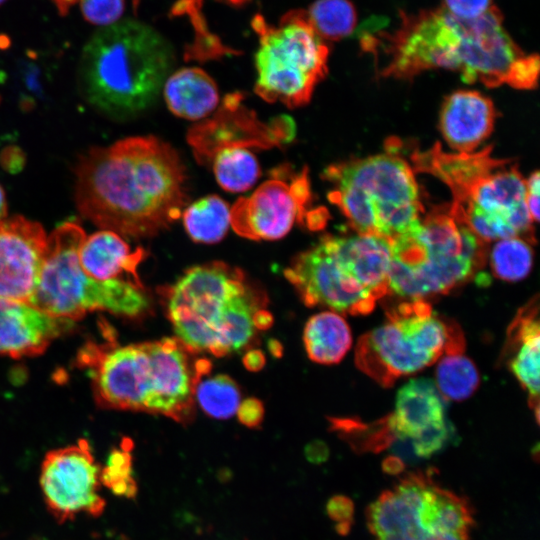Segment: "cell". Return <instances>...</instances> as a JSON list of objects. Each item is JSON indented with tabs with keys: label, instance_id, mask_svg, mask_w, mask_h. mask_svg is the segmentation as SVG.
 Wrapping results in <instances>:
<instances>
[{
	"label": "cell",
	"instance_id": "ffe728a7",
	"mask_svg": "<svg viewBox=\"0 0 540 540\" xmlns=\"http://www.w3.org/2000/svg\"><path fill=\"white\" fill-rule=\"evenodd\" d=\"M496 118L492 101L477 91L460 90L443 102L439 128L458 153H472L491 134Z\"/></svg>",
	"mask_w": 540,
	"mask_h": 540
},
{
	"label": "cell",
	"instance_id": "4dcf8cb0",
	"mask_svg": "<svg viewBox=\"0 0 540 540\" xmlns=\"http://www.w3.org/2000/svg\"><path fill=\"white\" fill-rule=\"evenodd\" d=\"M490 263L496 277L510 282L520 281L532 268L531 244L519 237L500 239L491 250Z\"/></svg>",
	"mask_w": 540,
	"mask_h": 540
},
{
	"label": "cell",
	"instance_id": "ac0fdd59",
	"mask_svg": "<svg viewBox=\"0 0 540 540\" xmlns=\"http://www.w3.org/2000/svg\"><path fill=\"white\" fill-rule=\"evenodd\" d=\"M47 235L21 215L0 221V300L29 303L41 271Z\"/></svg>",
	"mask_w": 540,
	"mask_h": 540
},
{
	"label": "cell",
	"instance_id": "d590c367",
	"mask_svg": "<svg viewBox=\"0 0 540 540\" xmlns=\"http://www.w3.org/2000/svg\"><path fill=\"white\" fill-rule=\"evenodd\" d=\"M238 420L249 428L258 427L264 417V407L260 400L247 398L240 402L237 408Z\"/></svg>",
	"mask_w": 540,
	"mask_h": 540
},
{
	"label": "cell",
	"instance_id": "8992f818",
	"mask_svg": "<svg viewBox=\"0 0 540 540\" xmlns=\"http://www.w3.org/2000/svg\"><path fill=\"white\" fill-rule=\"evenodd\" d=\"M176 338L187 352L221 357L254 337L265 298L235 267L214 261L189 268L161 292Z\"/></svg>",
	"mask_w": 540,
	"mask_h": 540
},
{
	"label": "cell",
	"instance_id": "6da1fadb",
	"mask_svg": "<svg viewBox=\"0 0 540 540\" xmlns=\"http://www.w3.org/2000/svg\"><path fill=\"white\" fill-rule=\"evenodd\" d=\"M185 168L177 152L154 136L93 147L76 166L80 214L103 230L128 237L157 234L185 206Z\"/></svg>",
	"mask_w": 540,
	"mask_h": 540
},
{
	"label": "cell",
	"instance_id": "5b68a950",
	"mask_svg": "<svg viewBox=\"0 0 540 540\" xmlns=\"http://www.w3.org/2000/svg\"><path fill=\"white\" fill-rule=\"evenodd\" d=\"M491 153V145L478 152L448 153L436 143L415 150L411 161L416 171L432 174L449 187L453 201L448 212L477 236L487 242L519 237L532 244L526 180L515 162Z\"/></svg>",
	"mask_w": 540,
	"mask_h": 540
},
{
	"label": "cell",
	"instance_id": "9c48e42d",
	"mask_svg": "<svg viewBox=\"0 0 540 540\" xmlns=\"http://www.w3.org/2000/svg\"><path fill=\"white\" fill-rule=\"evenodd\" d=\"M373 540H470L475 524L467 498L414 471L383 491L366 509Z\"/></svg>",
	"mask_w": 540,
	"mask_h": 540
},
{
	"label": "cell",
	"instance_id": "4fadbf2b",
	"mask_svg": "<svg viewBox=\"0 0 540 540\" xmlns=\"http://www.w3.org/2000/svg\"><path fill=\"white\" fill-rule=\"evenodd\" d=\"M270 175L252 195L239 198L230 209V225L242 237L276 240L296 222L306 220L309 226L311 189L307 167L297 172L285 164Z\"/></svg>",
	"mask_w": 540,
	"mask_h": 540
},
{
	"label": "cell",
	"instance_id": "60d3db41",
	"mask_svg": "<svg viewBox=\"0 0 540 540\" xmlns=\"http://www.w3.org/2000/svg\"><path fill=\"white\" fill-rule=\"evenodd\" d=\"M383 470L390 475H398L404 470V463L397 457H388L382 463Z\"/></svg>",
	"mask_w": 540,
	"mask_h": 540
},
{
	"label": "cell",
	"instance_id": "8fae6325",
	"mask_svg": "<svg viewBox=\"0 0 540 540\" xmlns=\"http://www.w3.org/2000/svg\"><path fill=\"white\" fill-rule=\"evenodd\" d=\"M463 341L459 330L442 321L428 302L415 299L390 309L383 325L360 337L355 362L362 372L389 387Z\"/></svg>",
	"mask_w": 540,
	"mask_h": 540
},
{
	"label": "cell",
	"instance_id": "d6a6232c",
	"mask_svg": "<svg viewBox=\"0 0 540 540\" xmlns=\"http://www.w3.org/2000/svg\"><path fill=\"white\" fill-rule=\"evenodd\" d=\"M124 0H80L84 18L95 25L114 24L123 13Z\"/></svg>",
	"mask_w": 540,
	"mask_h": 540
},
{
	"label": "cell",
	"instance_id": "ba28073f",
	"mask_svg": "<svg viewBox=\"0 0 540 540\" xmlns=\"http://www.w3.org/2000/svg\"><path fill=\"white\" fill-rule=\"evenodd\" d=\"M86 237L75 221H67L47 236L39 280L29 304L56 318L75 322L95 310L137 317L150 307L141 281H99L88 277L79 262Z\"/></svg>",
	"mask_w": 540,
	"mask_h": 540
},
{
	"label": "cell",
	"instance_id": "7bdbcfd3",
	"mask_svg": "<svg viewBox=\"0 0 540 540\" xmlns=\"http://www.w3.org/2000/svg\"><path fill=\"white\" fill-rule=\"evenodd\" d=\"M7 211H8V207H7L6 195L2 186L0 185V221L7 218Z\"/></svg>",
	"mask_w": 540,
	"mask_h": 540
},
{
	"label": "cell",
	"instance_id": "3957f363",
	"mask_svg": "<svg viewBox=\"0 0 540 540\" xmlns=\"http://www.w3.org/2000/svg\"><path fill=\"white\" fill-rule=\"evenodd\" d=\"M87 369L98 405L190 419L194 372L177 339L120 346L87 343L77 356Z\"/></svg>",
	"mask_w": 540,
	"mask_h": 540
},
{
	"label": "cell",
	"instance_id": "7c38bea8",
	"mask_svg": "<svg viewBox=\"0 0 540 540\" xmlns=\"http://www.w3.org/2000/svg\"><path fill=\"white\" fill-rule=\"evenodd\" d=\"M487 241L456 221L446 208H436L395 246L394 257L429 277L454 284L485 266Z\"/></svg>",
	"mask_w": 540,
	"mask_h": 540
},
{
	"label": "cell",
	"instance_id": "30bf717a",
	"mask_svg": "<svg viewBox=\"0 0 540 540\" xmlns=\"http://www.w3.org/2000/svg\"><path fill=\"white\" fill-rule=\"evenodd\" d=\"M252 26L259 37L255 55L257 95L289 108L308 103L327 73L329 49L312 27L307 12L289 11L277 26L258 14Z\"/></svg>",
	"mask_w": 540,
	"mask_h": 540
},
{
	"label": "cell",
	"instance_id": "74e56055",
	"mask_svg": "<svg viewBox=\"0 0 540 540\" xmlns=\"http://www.w3.org/2000/svg\"><path fill=\"white\" fill-rule=\"evenodd\" d=\"M265 355L259 349H251L245 353L243 364L249 371L257 372L265 365Z\"/></svg>",
	"mask_w": 540,
	"mask_h": 540
},
{
	"label": "cell",
	"instance_id": "52a82bcc",
	"mask_svg": "<svg viewBox=\"0 0 540 540\" xmlns=\"http://www.w3.org/2000/svg\"><path fill=\"white\" fill-rule=\"evenodd\" d=\"M322 177L332 187L329 201L357 234L393 240L420 224L418 185L396 141L388 143L385 153L332 164Z\"/></svg>",
	"mask_w": 540,
	"mask_h": 540
},
{
	"label": "cell",
	"instance_id": "4316f807",
	"mask_svg": "<svg viewBox=\"0 0 540 540\" xmlns=\"http://www.w3.org/2000/svg\"><path fill=\"white\" fill-rule=\"evenodd\" d=\"M184 227L197 243L214 244L226 235L230 225V209L217 195L194 202L184 211Z\"/></svg>",
	"mask_w": 540,
	"mask_h": 540
},
{
	"label": "cell",
	"instance_id": "83f0119b",
	"mask_svg": "<svg viewBox=\"0 0 540 540\" xmlns=\"http://www.w3.org/2000/svg\"><path fill=\"white\" fill-rule=\"evenodd\" d=\"M460 351L445 352L436 369V387L444 399L462 401L479 385L475 364Z\"/></svg>",
	"mask_w": 540,
	"mask_h": 540
},
{
	"label": "cell",
	"instance_id": "5bb4252c",
	"mask_svg": "<svg viewBox=\"0 0 540 540\" xmlns=\"http://www.w3.org/2000/svg\"><path fill=\"white\" fill-rule=\"evenodd\" d=\"M100 471L85 439L45 455L39 482L44 502L58 523L80 514L98 517L103 513L106 502L99 493Z\"/></svg>",
	"mask_w": 540,
	"mask_h": 540
},
{
	"label": "cell",
	"instance_id": "f35d334b",
	"mask_svg": "<svg viewBox=\"0 0 540 540\" xmlns=\"http://www.w3.org/2000/svg\"><path fill=\"white\" fill-rule=\"evenodd\" d=\"M305 454L310 462L318 464L326 460L328 450L324 443L315 441L307 445Z\"/></svg>",
	"mask_w": 540,
	"mask_h": 540
},
{
	"label": "cell",
	"instance_id": "2e32d148",
	"mask_svg": "<svg viewBox=\"0 0 540 540\" xmlns=\"http://www.w3.org/2000/svg\"><path fill=\"white\" fill-rule=\"evenodd\" d=\"M241 100L239 93L227 95L213 118L189 130L188 143L200 163H211L215 154L226 148H269L292 138L291 119L280 117L269 124L263 123L253 111L241 105Z\"/></svg>",
	"mask_w": 540,
	"mask_h": 540
},
{
	"label": "cell",
	"instance_id": "7a4b0ae2",
	"mask_svg": "<svg viewBox=\"0 0 540 540\" xmlns=\"http://www.w3.org/2000/svg\"><path fill=\"white\" fill-rule=\"evenodd\" d=\"M361 45L366 52H382L384 77L412 78L424 70L446 68L460 72L466 83L521 89L534 69L533 56L509 36L495 5L472 20L459 19L442 6L401 12L393 32L363 35Z\"/></svg>",
	"mask_w": 540,
	"mask_h": 540
},
{
	"label": "cell",
	"instance_id": "ee69618b",
	"mask_svg": "<svg viewBox=\"0 0 540 540\" xmlns=\"http://www.w3.org/2000/svg\"><path fill=\"white\" fill-rule=\"evenodd\" d=\"M269 348L274 356H280L282 354V346L278 341L272 340L269 342Z\"/></svg>",
	"mask_w": 540,
	"mask_h": 540
},
{
	"label": "cell",
	"instance_id": "44dd1931",
	"mask_svg": "<svg viewBox=\"0 0 540 540\" xmlns=\"http://www.w3.org/2000/svg\"><path fill=\"white\" fill-rule=\"evenodd\" d=\"M334 253L347 274L378 300L389 292L391 241L377 235H331Z\"/></svg>",
	"mask_w": 540,
	"mask_h": 540
},
{
	"label": "cell",
	"instance_id": "1f68e13d",
	"mask_svg": "<svg viewBox=\"0 0 540 540\" xmlns=\"http://www.w3.org/2000/svg\"><path fill=\"white\" fill-rule=\"evenodd\" d=\"M131 449V440L124 438L120 448H115L109 453L106 465L100 471L101 485L109 488L115 495L128 499L135 498L138 492L137 483L132 475Z\"/></svg>",
	"mask_w": 540,
	"mask_h": 540
},
{
	"label": "cell",
	"instance_id": "836d02e7",
	"mask_svg": "<svg viewBox=\"0 0 540 540\" xmlns=\"http://www.w3.org/2000/svg\"><path fill=\"white\" fill-rule=\"evenodd\" d=\"M326 512L329 518L336 522L337 533H349L354 516V504L350 498L344 495L333 496L326 504Z\"/></svg>",
	"mask_w": 540,
	"mask_h": 540
},
{
	"label": "cell",
	"instance_id": "8d00e7d4",
	"mask_svg": "<svg viewBox=\"0 0 540 540\" xmlns=\"http://www.w3.org/2000/svg\"><path fill=\"white\" fill-rule=\"evenodd\" d=\"M539 172L535 171L526 180V197L525 204L532 222H537L539 219Z\"/></svg>",
	"mask_w": 540,
	"mask_h": 540
},
{
	"label": "cell",
	"instance_id": "484cf974",
	"mask_svg": "<svg viewBox=\"0 0 540 540\" xmlns=\"http://www.w3.org/2000/svg\"><path fill=\"white\" fill-rule=\"evenodd\" d=\"M210 362L201 359L194 371L193 396L201 409L215 419L232 417L241 402L236 382L225 374L208 377Z\"/></svg>",
	"mask_w": 540,
	"mask_h": 540
},
{
	"label": "cell",
	"instance_id": "e575fe53",
	"mask_svg": "<svg viewBox=\"0 0 540 540\" xmlns=\"http://www.w3.org/2000/svg\"><path fill=\"white\" fill-rule=\"evenodd\" d=\"M493 6V0H443L442 5L450 14L462 20L476 19Z\"/></svg>",
	"mask_w": 540,
	"mask_h": 540
},
{
	"label": "cell",
	"instance_id": "9a60e30c",
	"mask_svg": "<svg viewBox=\"0 0 540 540\" xmlns=\"http://www.w3.org/2000/svg\"><path fill=\"white\" fill-rule=\"evenodd\" d=\"M284 274L310 307L325 306L338 314L365 315L378 300L343 269L329 234L299 253Z\"/></svg>",
	"mask_w": 540,
	"mask_h": 540
},
{
	"label": "cell",
	"instance_id": "ab89813d",
	"mask_svg": "<svg viewBox=\"0 0 540 540\" xmlns=\"http://www.w3.org/2000/svg\"><path fill=\"white\" fill-rule=\"evenodd\" d=\"M253 322L256 329L266 330L272 325L273 317L268 310L261 308L254 314Z\"/></svg>",
	"mask_w": 540,
	"mask_h": 540
},
{
	"label": "cell",
	"instance_id": "e0dca14e",
	"mask_svg": "<svg viewBox=\"0 0 540 540\" xmlns=\"http://www.w3.org/2000/svg\"><path fill=\"white\" fill-rule=\"evenodd\" d=\"M392 438L411 440L416 455L429 457L449 435L444 398L430 379H412L396 396L395 410L384 422Z\"/></svg>",
	"mask_w": 540,
	"mask_h": 540
},
{
	"label": "cell",
	"instance_id": "7402d4cb",
	"mask_svg": "<svg viewBox=\"0 0 540 540\" xmlns=\"http://www.w3.org/2000/svg\"><path fill=\"white\" fill-rule=\"evenodd\" d=\"M539 349L540 324L538 299L520 309L508 329L505 350L510 356L508 365L521 385L528 391L530 404L539 420Z\"/></svg>",
	"mask_w": 540,
	"mask_h": 540
},
{
	"label": "cell",
	"instance_id": "603a6c76",
	"mask_svg": "<svg viewBox=\"0 0 540 540\" xmlns=\"http://www.w3.org/2000/svg\"><path fill=\"white\" fill-rule=\"evenodd\" d=\"M145 254L141 247L132 250L121 235L102 229L85 237L79 262L84 273L95 280L140 281L137 268Z\"/></svg>",
	"mask_w": 540,
	"mask_h": 540
},
{
	"label": "cell",
	"instance_id": "cb8c5ba5",
	"mask_svg": "<svg viewBox=\"0 0 540 540\" xmlns=\"http://www.w3.org/2000/svg\"><path fill=\"white\" fill-rule=\"evenodd\" d=\"M164 96L173 114L189 120L209 115L219 102L214 80L195 67L173 73L165 82Z\"/></svg>",
	"mask_w": 540,
	"mask_h": 540
},
{
	"label": "cell",
	"instance_id": "b9f144b4",
	"mask_svg": "<svg viewBox=\"0 0 540 540\" xmlns=\"http://www.w3.org/2000/svg\"><path fill=\"white\" fill-rule=\"evenodd\" d=\"M61 15H65L77 0H51Z\"/></svg>",
	"mask_w": 540,
	"mask_h": 540
},
{
	"label": "cell",
	"instance_id": "d6986e66",
	"mask_svg": "<svg viewBox=\"0 0 540 540\" xmlns=\"http://www.w3.org/2000/svg\"><path fill=\"white\" fill-rule=\"evenodd\" d=\"M74 322L56 318L26 302L0 300V355L38 356Z\"/></svg>",
	"mask_w": 540,
	"mask_h": 540
},
{
	"label": "cell",
	"instance_id": "f1b7e54d",
	"mask_svg": "<svg viewBox=\"0 0 540 540\" xmlns=\"http://www.w3.org/2000/svg\"><path fill=\"white\" fill-rule=\"evenodd\" d=\"M211 162L217 182L226 191L248 190L260 175L258 161L247 148L232 147L220 150Z\"/></svg>",
	"mask_w": 540,
	"mask_h": 540
},
{
	"label": "cell",
	"instance_id": "d4e9b609",
	"mask_svg": "<svg viewBox=\"0 0 540 540\" xmlns=\"http://www.w3.org/2000/svg\"><path fill=\"white\" fill-rule=\"evenodd\" d=\"M308 357L319 364H336L342 360L352 343L345 319L333 311L312 316L303 331Z\"/></svg>",
	"mask_w": 540,
	"mask_h": 540
},
{
	"label": "cell",
	"instance_id": "bcb514c9",
	"mask_svg": "<svg viewBox=\"0 0 540 540\" xmlns=\"http://www.w3.org/2000/svg\"><path fill=\"white\" fill-rule=\"evenodd\" d=\"M5 0H0V4H2Z\"/></svg>",
	"mask_w": 540,
	"mask_h": 540
},
{
	"label": "cell",
	"instance_id": "277c9868",
	"mask_svg": "<svg viewBox=\"0 0 540 540\" xmlns=\"http://www.w3.org/2000/svg\"><path fill=\"white\" fill-rule=\"evenodd\" d=\"M173 62L170 44L152 27L134 20L114 23L85 44L79 90L98 113L125 120L155 102Z\"/></svg>",
	"mask_w": 540,
	"mask_h": 540
},
{
	"label": "cell",
	"instance_id": "f546056e",
	"mask_svg": "<svg viewBox=\"0 0 540 540\" xmlns=\"http://www.w3.org/2000/svg\"><path fill=\"white\" fill-rule=\"evenodd\" d=\"M307 16L315 32L328 40L349 36L357 22L356 10L349 0H317L309 7Z\"/></svg>",
	"mask_w": 540,
	"mask_h": 540
},
{
	"label": "cell",
	"instance_id": "f6af8a7d",
	"mask_svg": "<svg viewBox=\"0 0 540 540\" xmlns=\"http://www.w3.org/2000/svg\"><path fill=\"white\" fill-rule=\"evenodd\" d=\"M229 5L240 6L247 3L249 0H218Z\"/></svg>",
	"mask_w": 540,
	"mask_h": 540
}]
</instances>
